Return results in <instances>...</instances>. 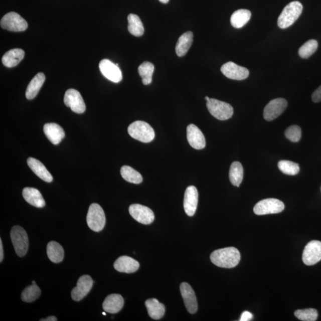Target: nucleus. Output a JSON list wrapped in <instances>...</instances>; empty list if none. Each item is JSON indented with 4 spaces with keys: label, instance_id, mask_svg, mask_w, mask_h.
Masks as SVG:
<instances>
[{
    "label": "nucleus",
    "instance_id": "f257e3e1",
    "mask_svg": "<svg viewBox=\"0 0 321 321\" xmlns=\"http://www.w3.org/2000/svg\"><path fill=\"white\" fill-rule=\"evenodd\" d=\"M211 261L214 265L221 268L235 267L240 261V253L233 247L215 250L211 255Z\"/></svg>",
    "mask_w": 321,
    "mask_h": 321
},
{
    "label": "nucleus",
    "instance_id": "f03ea898",
    "mask_svg": "<svg viewBox=\"0 0 321 321\" xmlns=\"http://www.w3.org/2000/svg\"><path fill=\"white\" fill-rule=\"evenodd\" d=\"M303 11V6L300 2H292L284 8L279 16L277 24L281 29L291 27L298 18Z\"/></svg>",
    "mask_w": 321,
    "mask_h": 321
},
{
    "label": "nucleus",
    "instance_id": "7ed1b4c3",
    "mask_svg": "<svg viewBox=\"0 0 321 321\" xmlns=\"http://www.w3.org/2000/svg\"><path fill=\"white\" fill-rule=\"evenodd\" d=\"M128 133L133 139L143 143H149L155 138V131L148 123L136 121L128 127Z\"/></svg>",
    "mask_w": 321,
    "mask_h": 321
},
{
    "label": "nucleus",
    "instance_id": "20e7f679",
    "mask_svg": "<svg viewBox=\"0 0 321 321\" xmlns=\"http://www.w3.org/2000/svg\"><path fill=\"white\" fill-rule=\"evenodd\" d=\"M86 221L88 227L95 232L103 230L105 224V216L103 209L98 204L90 205Z\"/></svg>",
    "mask_w": 321,
    "mask_h": 321
},
{
    "label": "nucleus",
    "instance_id": "39448f33",
    "mask_svg": "<svg viewBox=\"0 0 321 321\" xmlns=\"http://www.w3.org/2000/svg\"><path fill=\"white\" fill-rule=\"evenodd\" d=\"M207 107L211 114L219 120H227L233 115L232 105L216 99L211 98L207 101Z\"/></svg>",
    "mask_w": 321,
    "mask_h": 321
},
{
    "label": "nucleus",
    "instance_id": "423d86ee",
    "mask_svg": "<svg viewBox=\"0 0 321 321\" xmlns=\"http://www.w3.org/2000/svg\"><path fill=\"white\" fill-rule=\"evenodd\" d=\"M11 239L16 254L22 257L27 254L29 248V239L27 232L21 226H15L11 233Z\"/></svg>",
    "mask_w": 321,
    "mask_h": 321
},
{
    "label": "nucleus",
    "instance_id": "0eeeda50",
    "mask_svg": "<svg viewBox=\"0 0 321 321\" xmlns=\"http://www.w3.org/2000/svg\"><path fill=\"white\" fill-rule=\"evenodd\" d=\"M284 204L277 199L269 198L259 201L253 208L254 213L258 216L280 213L284 210Z\"/></svg>",
    "mask_w": 321,
    "mask_h": 321
},
{
    "label": "nucleus",
    "instance_id": "6e6552de",
    "mask_svg": "<svg viewBox=\"0 0 321 321\" xmlns=\"http://www.w3.org/2000/svg\"><path fill=\"white\" fill-rule=\"evenodd\" d=\"M4 30L12 32H23L27 30V22L17 13L10 12L3 16L0 22Z\"/></svg>",
    "mask_w": 321,
    "mask_h": 321
},
{
    "label": "nucleus",
    "instance_id": "1a4fd4ad",
    "mask_svg": "<svg viewBox=\"0 0 321 321\" xmlns=\"http://www.w3.org/2000/svg\"><path fill=\"white\" fill-rule=\"evenodd\" d=\"M64 104L76 113L82 114L86 110V105L81 94L76 89H69L64 98Z\"/></svg>",
    "mask_w": 321,
    "mask_h": 321
},
{
    "label": "nucleus",
    "instance_id": "9d476101",
    "mask_svg": "<svg viewBox=\"0 0 321 321\" xmlns=\"http://www.w3.org/2000/svg\"><path fill=\"white\" fill-rule=\"evenodd\" d=\"M302 259L306 265H313L321 260V242L312 240L307 244L303 250Z\"/></svg>",
    "mask_w": 321,
    "mask_h": 321
},
{
    "label": "nucleus",
    "instance_id": "9b49d317",
    "mask_svg": "<svg viewBox=\"0 0 321 321\" xmlns=\"http://www.w3.org/2000/svg\"><path fill=\"white\" fill-rule=\"evenodd\" d=\"M287 101L284 98H276L265 106L264 111V119L271 121L280 116L287 107Z\"/></svg>",
    "mask_w": 321,
    "mask_h": 321
},
{
    "label": "nucleus",
    "instance_id": "f8f14e48",
    "mask_svg": "<svg viewBox=\"0 0 321 321\" xmlns=\"http://www.w3.org/2000/svg\"><path fill=\"white\" fill-rule=\"evenodd\" d=\"M128 211H129L130 216L134 220L142 224H151L155 219L153 211L148 207L143 206L142 205H131L128 209Z\"/></svg>",
    "mask_w": 321,
    "mask_h": 321
},
{
    "label": "nucleus",
    "instance_id": "ddd939ff",
    "mask_svg": "<svg viewBox=\"0 0 321 321\" xmlns=\"http://www.w3.org/2000/svg\"><path fill=\"white\" fill-rule=\"evenodd\" d=\"M99 68L102 75L112 82L119 83L123 79L121 70L118 64L112 63L110 60H101L99 64Z\"/></svg>",
    "mask_w": 321,
    "mask_h": 321
},
{
    "label": "nucleus",
    "instance_id": "4468645a",
    "mask_svg": "<svg viewBox=\"0 0 321 321\" xmlns=\"http://www.w3.org/2000/svg\"><path fill=\"white\" fill-rule=\"evenodd\" d=\"M221 71L227 78L236 80H245L248 78L249 75L248 69L232 62L223 64Z\"/></svg>",
    "mask_w": 321,
    "mask_h": 321
},
{
    "label": "nucleus",
    "instance_id": "2eb2a0df",
    "mask_svg": "<svg viewBox=\"0 0 321 321\" xmlns=\"http://www.w3.org/2000/svg\"><path fill=\"white\" fill-rule=\"evenodd\" d=\"M94 281L91 276L84 275L79 278L76 287L72 291L73 300L79 301L83 299L91 291Z\"/></svg>",
    "mask_w": 321,
    "mask_h": 321
},
{
    "label": "nucleus",
    "instance_id": "dca6fc26",
    "mask_svg": "<svg viewBox=\"0 0 321 321\" xmlns=\"http://www.w3.org/2000/svg\"><path fill=\"white\" fill-rule=\"evenodd\" d=\"M198 204V192L197 188L190 186L186 189L184 206L185 213L189 217L194 216Z\"/></svg>",
    "mask_w": 321,
    "mask_h": 321
},
{
    "label": "nucleus",
    "instance_id": "f3484780",
    "mask_svg": "<svg viewBox=\"0 0 321 321\" xmlns=\"http://www.w3.org/2000/svg\"><path fill=\"white\" fill-rule=\"evenodd\" d=\"M181 292L188 312L192 314L197 312L198 310L197 297L191 285L187 282H183L181 285Z\"/></svg>",
    "mask_w": 321,
    "mask_h": 321
},
{
    "label": "nucleus",
    "instance_id": "a211bd4d",
    "mask_svg": "<svg viewBox=\"0 0 321 321\" xmlns=\"http://www.w3.org/2000/svg\"><path fill=\"white\" fill-rule=\"evenodd\" d=\"M187 138L189 144L195 149H202L206 146V140L201 130L195 124L187 127Z\"/></svg>",
    "mask_w": 321,
    "mask_h": 321
},
{
    "label": "nucleus",
    "instance_id": "6ab92c4d",
    "mask_svg": "<svg viewBox=\"0 0 321 321\" xmlns=\"http://www.w3.org/2000/svg\"><path fill=\"white\" fill-rule=\"evenodd\" d=\"M139 266V263L135 259L127 256L119 257L114 264V267L117 271L127 274L137 271Z\"/></svg>",
    "mask_w": 321,
    "mask_h": 321
},
{
    "label": "nucleus",
    "instance_id": "aec40b11",
    "mask_svg": "<svg viewBox=\"0 0 321 321\" xmlns=\"http://www.w3.org/2000/svg\"><path fill=\"white\" fill-rule=\"evenodd\" d=\"M44 132L48 140L54 144H59L65 136L63 128L56 123L45 124Z\"/></svg>",
    "mask_w": 321,
    "mask_h": 321
},
{
    "label": "nucleus",
    "instance_id": "412c9836",
    "mask_svg": "<svg viewBox=\"0 0 321 321\" xmlns=\"http://www.w3.org/2000/svg\"><path fill=\"white\" fill-rule=\"evenodd\" d=\"M124 301L120 294H112L105 298L102 307L106 312L117 313L121 310L124 306Z\"/></svg>",
    "mask_w": 321,
    "mask_h": 321
},
{
    "label": "nucleus",
    "instance_id": "4be33fe9",
    "mask_svg": "<svg viewBox=\"0 0 321 321\" xmlns=\"http://www.w3.org/2000/svg\"><path fill=\"white\" fill-rule=\"evenodd\" d=\"M27 163L32 171L36 175L38 178H40L43 181L47 183L52 182L53 178L50 173L48 171L46 167L40 162L39 160L32 158H29L27 160Z\"/></svg>",
    "mask_w": 321,
    "mask_h": 321
},
{
    "label": "nucleus",
    "instance_id": "5701e85b",
    "mask_svg": "<svg viewBox=\"0 0 321 321\" xmlns=\"http://www.w3.org/2000/svg\"><path fill=\"white\" fill-rule=\"evenodd\" d=\"M25 200L32 206L37 208H43L46 205L43 196L38 189L33 188H25L22 192Z\"/></svg>",
    "mask_w": 321,
    "mask_h": 321
},
{
    "label": "nucleus",
    "instance_id": "b1692460",
    "mask_svg": "<svg viewBox=\"0 0 321 321\" xmlns=\"http://www.w3.org/2000/svg\"><path fill=\"white\" fill-rule=\"evenodd\" d=\"M25 54V51L23 50L19 49V48L11 50L3 56L2 58L3 64L9 68L15 67L18 65L24 59Z\"/></svg>",
    "mask_w": 321,
    "mask_h": 321
},
{
    "label": "nucleus",
    "instance_id": "393cba45",
    "mask_svg": "<svg viewBox=\"0 0 321 321\" xmlns=\"http://www.w3.org/2000/svg\"><path fill=\"white\" fill-rule=\"evenodd\" d=\"M45 81H46V76L44 74L38 73L28 85L26 91V97L30 100L36 97Z\"/></svg>",
    "mask_w": 321,
    "mask_h": 321
},
{
    "label": "nucleus",
    "instance_id": "a878e982",
    "mask_svg": "<svg viewBox=\"0 0 321 321\" xmlns=\"http://www.w3.org/2000/svg\"><path fill=\"white\" fill-rule=\"evenodd\" d=\"M147 312L152 319L158 320L165 315L166 309L165 305L160 303L156 298H150L145 301Z\"/></svg>",
    "mask_w": 321,
    "mask_h": 321
},
{
    "label": "nucleus",
    "instance_id": "bb28decb",
    "mask_svg": "<svg viewBox=\"0 0 321 321\" xmlns=\"http://www.w3.org/2000/svg\"><path fill=\"white\" fill-rule=\"evenodd\" d=\"M194 34L191 31L186 32L179 38L176 46V52L179 57H184L190 49Z\"/></svg>",
    "mask_w": 321,
    "mask_h": 321
},
{
    "label": "nucleus",
    "instance_id": "cd10ccee",
    "mask_svg": "<svg viewBox=\"0 0 321 321\" xmlns=\"http://www.w3.org/2000/svg\"><path fill=\"white\" fill-rule=\"evenodd\" d=\"M48 258L54 263L63 261L64 257V249L59 243L51 241L48 243L47 248Z\"/></svg>",
    "mask_w": 321,
    "mask_h": 321
},
{
    "label": "nucleus",
    "instance_id": "c85d7f7f",
    "mask_svg": "<svg viewBox=\"0 0 321 321\" xmlns=\"http://www.w3.org/2000/svg\"><path fill=\"white\" fill-rule=\"evenodd\" d=\"M251 12L248 10L240 9L234 12L231 16V24L234 28L239 29L245 26L251 18Z\"/></svg>",
    "mask_w": 321,
    "mask_h": 321
},
{
    "label": "nucleus",
    "instance_id": "c756f323",
    "mask_svg": "<svg viewBox=\"0 0 321 321\" xmlns=\"http://www.w3.org/2000/svg\"><path fill=\"white\" fill-rule=\"evenodd\" d=\"M128 31L135 37H141L144 34V27L139 16L130 14L127 17Z\"/></svg>",
    "mask_w": 321,
    "mask_h": 321
},
{
    "label": "nucleus",
    "instance_id": "7c9ffc66",
    "mask_svg": "<svg viewBox=\"0 0 321 321\" xmlns=\"http://www.w3.org/2000/svg\"><path fill=\"white\" fill-rule=\"evenodd\" d=\"M120 173L122 178L131 184H140L142 182V175L130 166H124L122 167Z\"/></svg>",
    "mask_w": 321,
    "mask_h": 321
},
{
    "label": "nucleus",
    "instance_id": "2f4dec72",
    "mask_svg": "<svg viewBox=\"0 0 321 321\" xmlns=\"http://www.w3.org/2000/svg\"><path fill=\"white\" fill-rule=\"evenodd\" d=\"M229 178L233 185L239 187L243 179V168L241 163L235 162L232 164L230 169Z\"/></svg>",
    "mask_w": 321,
    "mask_h": 321
},
{
    "label": "nucleus",
    "instance_id": "473e14b6",
    "mask_svg": "<svg viewBox=\"0 0 321 321\" xmlns=\"http://www.w3.org/2000/svg\"><path fill=\"white\" fill-rule=\"evenodd\" d=\"M154 69L155 67L151 63L145 62L140 64L138 68V72L142 79L143 85H148L151 83Z\"/></svg>",
    "mask_w": 321,
    "mask_h": 321
},
{
    "label": "nucleus",
    "instance_id": "72a5a7b5",
    "mask_svg": "<svg viewBox=\"0 0 321 321\" xmlns=\"http://www.w3.org/2000/svg\"><path fill=\"white\" fill-rule=\"evenodd\" d=\"M41 294V289L37 284H32L25 288L21 295L22 300L25 302L31 303L38 299Z\"/></svg>",
    "mask_w": 321,
    "mask_h": 321
},
{
    "label": "nucleus",
    "instance_id": "f704fd0d",
    "mask_svg": "<svg viewBox=\"0 0 321 321\" xmlns=\"http://www.w3.org/2000/svg\"><path fill=\"white\" fill-rule=\"evenodd\" d=\"M279 170L284 174L294 176L300 172V167L298 164L290 162V160H282L278 163Z\"/></svg>",
    "mask_w": 321,
    "mask_h": 321
},
{
    "label": "nucleus",
    "instance_id": "c9c22d12",
    "mask_svg": "<svg viewBox=\"0 0 321 321\" xmlns=\"http://www.w3.org/2000/svg\"><path fill=\"white\" fill-rule=\"evenodd\" d=\"M317 47H318V43L316 40H309L300 48L298 54L302 59H308L316 52Z\"/></svg>",
    "mask_w": 321,
    "mask_h": 321
},
{
    "label": "nucleus",
    "instance_id": "e433bc0d",
    "mask_svg": "<svg viewBox=\"0 0 321 321\" xmlns=\"http://www.w3.org/2000/svg\"><path fill=\"white\" fill-rule=\"evenodd\" d=\"M294 315L300 320L315 321L318 316L317 310L314 309L297 310L294 312Z\"/></svg>",
    "mask_w": 321,
    "mask_h": 321
},
{
    "label": "nucleus",
    "instance_id": "4c0bfd02",
    "mask_svg": "<svg viewBox=\"0 0 321 321\" xmlns=\"http://www.w3.org/2000/svg\"><path fill=\"white\" fill-rule=\"evenodd\" d=\"M285 136L292 142H297L301 139V130L299 126L293 125L287 128L285 131Z\"/></svg>",
    "mask_w": 321,
    "mask_h": 321
},
{
    "label": "nucleus",
    "instance_id": "58836bf2",
    "mask_svg": "<svg viewBox=\"0 0 321 321\" xmlns=\"http://www.w3.org/2000/svg\"><path fill=\"white\" fill-rule=\"evenodd\" d=\"M312 99V101L315 103L321 101V85L313 92Z\"/></svg>",
    "mask_w": 321,
    "mask_h": 321
},
{
    "label": "nucleus",
    "instance_id": "ea45409f",
    "mask_svg": "<svg viewBox=\"0 0 321 321\" xmlns=\"http://www.w3.org/2000/svg\"><path fill=\"white\" fill-rule=\"evenodd\" d=\"M252 314L248 311H245L242 314V316L240 317V321H249L252 319Z\"/></svg>",
    "mask_w": 321,
    "mask_h": 321
},
{
    "label": "nucleus",
    "instance_id": "a19ab883",
    "mask_svg": "<svg viewBox=\"0 0 321 321\" xmlns=\"http://www.w3.org/2000/svg\"><path fill=\"white\" fill-rule=\"evenodd\" d=\"M3 257H4V252H3V243L2 239H0V262L3 261Z\"/></svg>",
    "mask_w": 321,
    "mask_h": 321
},
{
    "label": "nucleus",
    "instance_id": "79ce46f5",
    "mask_svg": "<svg viewBox=\"0 0 321 321\" xmlns=\"http://www.w3.org/2000/svg\"><path fill=\"white\" fill-rule=\"evenodd\" d=\"M40 320L41 321H57V319L56 316H51L46 317V318L42 319Z\"/></svg>",
    "mask_w": 321,
    "mask_h": 321
},
{
    "label": "nucleus",
    "instance_id": "37998d69",
    "mask_svg": "<svg viewBox=\"0 0 321 321\" xmlns=\"http://www.w3.org/2000/svg\"><path fill=\"white\" fill-rule=\"evenodd\" d=\"M160 3H163V4H167L169 2V0H159Z\"/></svg>",
    "mask_w": 321,
    "mask_h": 321
},
{
    "label": "nucleus",
    "instance_id": "c03bdc74",
    "mask_svg": "<svg viewBox=\"0 0 321 321\" xmlns=\"http://www.w3.org/2000/svg\"><path fill=\"white\" fill-rule=\"evenodd\" d=\"M205 100H206L207 101H210V99L211 98H209L208 96H205Z\"/></svg>",
    "mask_w": 321,
    "mask_h": 321
},
{
    "label": "nucleus",
    "instance_id": "a18cd8bd",
    "mask_svg": "<svg viewBox=\"0 0 321 321\" xmlns=\"http://www.w3.org/2000/svg\"><path fill=\"white\" fill-rule=\"evenodd\" d=\"M32 284H36V282H35L34 281H32Z\"/></svg>",
    "mask_w": 321,
    "mask_h": 321
},
{
    "label": "nucleus",
    "instance_id": "49530a36",
    "mask_svg": "<svg viewBox=\"0 0 321 321\" xmlns=\"http://www.w3.org/2000/svg\"><path fill=\"white\" fill-rule=\"evenodd\" d=\"M102 314H104V315H106V313H105V312H102Z\"/></svg>",
    "mask_w": 321,
    "mask_h": 321
}]
</instances>
